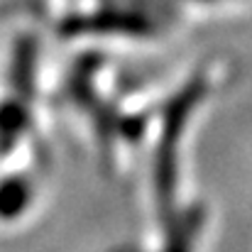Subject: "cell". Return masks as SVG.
<instances>
[{"label": "cell", "instance_id": "1", "mask_svg": "<svg viewBox=\"0 0 252 252\" xmlns=\"http://www.w3.org/2000/svg\"><path fill=\"white\" fill-rule=\"evenodd\" d=\"M27 206V186L15 181L0 189V216L2 218H12L17 216L22 208Z\"/></svg>", "mask_w": 252, "mask_h": 252}]
</instances>
